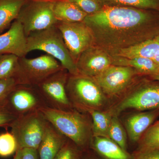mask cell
<instances>
[{
  "label": "cell",
  "mask_w": 159,
  "mask_h": 159,
  "mask_svg": "<svg viewBox=\"0 0 159 159\" xmlns=\"http://www.w3.org/2000/svg\"><path fill=\"white\" fill-rule=\"evenodd\" d=\"M83 22L93 32L95 45L108 54L159 34V14L133 7L104 6Z\"/></svg>",
  "instance_id": "obj_1"
},
{
  "label": "cell",
  "mask_w": 159,
  "mask_h": 159,
  "mask_svg": "<svg viewBox=\"0 0 159 159\" xmlns=\"http://www.w3.org/2000/svg\"><path fill=\"white\" fill-rule=\"evenodd\" d=\"M47 120L83 152L90 149L92 122L87 113L74 109L62 111L48 107L40 110Z\"/></svg>",
  "instance_id": "obj_2"
},
{
  "label": "cell",
  "mask_w": 159,
  "mask_h": 159,
  "mask_svg": "<svg viewBox=\"0 0 159 159\" xmlns=\"http://www.w3.org/2000/svg\"><path fill=\"white\" fill-rule=\"evenodd\" d=\"M36 50L44 51L54 57L71 75L79 74L57 25L33 32L27 37V54Z\"/></svg>",
  "instance_id": "obj_3"
},
{
  "label": "cell",
  "mask_w": 159,
  "mask_h": 159,
  "mask_svg": "<svg viewBox=\"0 0 159 159\" xmlns=\"http://www.w3.org/2000/svg\"><path fill=\"white\" fill-rule=\"evenodd\" d=\"M66 91L74 108L82 112L99 110L106 102L105 94L95 80L81 74H69Z\"/></svg>",
  "instance_id": "obj_4"
},
{
  "label": "cell",
  "mask_w": 159,
  "mask_h": 159,
  "mask_svg": "<svg viewBox=\"0 0 159 159\" xmlns=\"http://www.w3.org/2000/svg\"><path fill=\"white\" fill-rule=\"evenodd\" d=\"M54 1L28 0L16 20L22 25L26 37L33 32L56 25L58 21L53 11Z\"/></svg>",
  "instance_id": "obj_5"
},
{
  "label": "cell",
  "mask_w": 159,
  "mask_h": 159,
  "mask_svg": "<svg viewBox=\"0 0 159 159\" xmlns=\"http://www.w3.org/2000/svg\"><path fill=\"white\" fill-rule=\"evenodd\" d=\"M48 121L40 111L18 117L11 124V134L18 145V149H38L44 134Z\"/></svg>",
  "instance_id": "obj_6"
},
{
  "label": "cell",
  "mask_w": 159,
  "mask_h": 159,
  "mask_svg": "<svg viewBox=\"0 0 159 159\" xmlns=\"http://www.w3.org/2000/svg\"><path fill=\"white\" fill-rule=\"evenodd\" d=\"M69 74L66 70L63 69L33 86L43 97L48 107L62 111L74 109L66 91V84Z\"/></svg>",
  "instance_id": "obj_7"
},
{
  "label": "cell",
  "mask_w": 159,
  "mask_h": 159,
  "mask_svg": "<svg viewBox=\"0 0 159 159\" xmlns=\"http://www.w3.org/2000/svg\"><path fill=\"white\" fill-rule=\"evenodd\" d=\"M2 105L17 118L48 107L35 88L29 84L16 86L6 97Z\"/></svg>",
  "instance_id": "obj_8"
},
{
  "label": "cell",
  "mask_w": 159,
  "mask_h": 159,
  "mask_svg": "<svg viewBox=\"0 0 159 159\" xmlns=\"http://www.w3.org/2000/svg\"><path fill=\"white\" fill-rule=\"evenodd\" d=\"M159 108V84L146 82L115 106L109 112L117 117L123 111L134 109L140 111Z\"/></svg>",
  "instance_id": "obj_9"
},
{
  "label": "cell",
  "mask_w": 159,
  "mask_h": 159,
  "mask_svg": "<svg viewBox=\"0 0 159 159\" xmlns=\"http://www.w3.org/2000/svg\"><path fill=\"white\" fill-rule=\"evenodd\" d=\"M22 84L35 85L64 69L60 63L49 54L33 58L19 57Z\"/></svg>",
  "instance_id": "obj_10"
},
{
  "label": "cell",
  "mask_w": 159,
  "mask_h": 159,
  "mask_svg": "<svg viewBox=\"0 0 159 159\" xmlns=\"http://www.w3.org/2000/svg\"><path fill=\"white\" fill-rule=\"evenodd\" d=\"M57 26L75 63L84 51L95 45L93 32L83 21L74 23L58 22Z\"/></svg>",
  "instance_id": "obj_11"
},
{
  "label": "cell",
  "mask_w": 159,
  "mask_h": 159,
  "mask_svg": "<svg viewBox=\"0 0 159 159\" xmlns=\"http://www.w3.org/2000/svg\"><path fill=\"white\" fill-rule=\"evenodd\" d=\"M130 67L112 65L93 79L103 93L109 96L118 95L127 87L136 74Z\"/></svg>",
  "instance_id": "obj_12"
},
{
  "label": "cell",
  "mask_w": 159,
  "mask_h": 159,
  "mask_svg": "<svg viewBox=\"0 0 159 159\" xmlns=\"http://www.w3.org/2000/svg\"><path fill=\"white\" fill-rule=\"evenodd\" d=\"M76 64L79 74L93 78L112 65V60L109 54L95 45L83 52Z\"/></svg>",
  "instance_id": "obj_13"
},
{
  "label": "cell",
  "mask_w": 159,
  "mask_h": 159,
  "mask_svg": "<svg viewBox=\"0 0 159 159\" xmlns=\"http://www.w3.org/2000/svg\"><path fill=\"white\" fill-rule=\"evenodd\" d=\"M13 54L19 57L27 55V37L22 25L15 20L9 30L0 34V55Z\"/></svg>",
  "instance_id": "obj_14"
},
{
  "label": "cell",
  "mask_w": 159,
  "mask_h": 159,
  "mask_svg": "<svg viewBox=\"0 0 159 159\" xmlns=\"http://www.w3.org/2000/svg\"><path fill=\"white\" fill-rule=\"evenodd\" d=\"M159 116V108L132 115L126 119L125 128L130 142L138 144L144 133Z\"/></svg>",
  "instance_id": "obj_15"
},
{
  "label": "cell",
  "mask_w": 159,
  "mask_h": 159,
  "mask_svg": "<svg viewBox=\"0 0 159 159\" xmlns=\"http://www.w3.org/2000/svg\"><path fill=\"white\" fill-rule=\"evenodd\" d=\"M67 138L48 121L42 140L38 148L39 159H54Z\"/></svg>",
  "instance_id": "obj_16"
},
{
  "label": "cell",
  "mask_w": 159,
  "mask_h": 159,
  "mask_svg": "<svg viewBox=\"0 0 159 159\" xmlns=\"http://www.w3.org/2000/svg\"><path fill=\"white\" fill-rule=\"evenodd\" d=\"M90 149L99 159H133L132 153L105 137H93Z\"/></svg>",
  "instance_id": "obj_17"
},
{
  "label": "cell",
  "mask_w": 159,
  "mask_h": 159,
  "mask_svg": "<svg viewBox=\"0 0 159 159\" xmlns=\"http://www.w3.org/2000/svg\"><path fill=\"white\" fill-rule=\"evenodd\" d=\"M159 51V34L134 45L120 49L109 54L111 56L124 58L146 57L152 58Z\"/></svg>",
  "instance_id": "obj_18"
},
{
  "label": "cell",
  "mask_w": 159,
  "mask_h": 159,
  "mask_svg": "<svg viewBox=\"0 0 159 159\" xmlns=\"http://www.w3.org/2000/svg\"><path fill=\"white\" fill-rule=\"evenodd\" d=\"M111 56L112 65H113L130 67L135 70L139 74L148 75L152 78L159 75V66L151 58L136 57L129 59Z\"/></svg>",
  "instance_id": "obj_19"
},
{
  "label": "cell",
  "mask_w": 159,
  "mask_h": 159,
  "mask_svg": "<svg viewBox=\"0 0 159 159\" xmlns=\"http://www.w3.org/2000/svg\"><path fill=\"white\" fill-rule=\"evenodd\" d=\"M53 11L57 20L62 22H82L88 15L75 4L68 0L54 1Z\"/></svg>",
  "instance_id": "obj_20"
},
{
  "label": "cell",
  "mask_w": 159,
  "mask_h": 159,
  "mask_svg": "<svg viewBox=\"0 0 159 159\" xmlns=\"http://www.w3.org/2000/svg\"><path fill=\"white\" fill-rule=\"evenodd\" d=\"M28 0H0V34L17 18Z\"/></svg>",
  "instance_id": "obj_21"
},
{
  "label": "cell",
  "mask_w": 159,
  "mask_h": 159,
  "mask_svg": "<svg viewBox=\"0 0 159 159\" xmlns=\"http://www.w3.org/2000/svg\"><path fill=\"white\" fill-rule=\"evenodd\" d=\"M14 78L22 84L19 57L13 54L0 55V80Z\"/></svg>",
  "instance_id": "obj_22"
},
{
  "label": "cell",
  "mask_w": 159,
  "mask_h": 159,
  "mask_svg": "<svg viewBox=\"0 0 159 159\" xmlns=\"http://www.w3.org/2000/svg\"><path fill=\"white\" fill-rule=\"evenodd\" d=\"M92 119L93 137L108 138V132L112 116L108 112L89 110L87 112Z\"/></svg>",
  "instance_id": "obj_23"
},
{
  "label": "cell",
  "mask_w": 159,
  "mask_h": 159,
  "mask_svg": "<svg viewBox=\"0 0 159 159\" xmlns=\"http://www.w3.org/2000/svg\"><path fill=\"white\" fill-rule=\"evenodd\" d=\"M159 149V121L151 125L137 144L134 152H140Z\"/></svg>",
  "instance_id": "obj_24"
},
{
  "label": "cell",
  "mask_w": 159,
  "mask_h": 159,
  "mask_svg": "<svg viewBox=\"0 0 159 159\" xmlns=\"http://www.w3.org/2000/svg\"><path fill=\"white\" fill-rule=\"evenodd\" d=\"M107 6H123L159 11V0H102Z\"/></svg>",
  "instance_id": "obj_25"
},
{
  "label": "cell",
  "mask_w": 159,
  "mask_h": 159,
  "mask_svg": "<svg viewBox=\"0 0 159 159\" xmlns=\"http://www.w3.org/2000/svg\"><path fill=\"white\" fill-rule=\"evenodd\" d=\"M108 138L123 149L127 151L128 144L126 132L117 117L112 116V118Z\"/></svg>",
  "instance_id": "obj_26"
},
{
  "label": "cell",
  "mask_w": 159,
  "mask_h": 159,
  "mask_svg": "<svg viewBox=\"0 0 159 159\" xmlns=\"http://www.w3.org/2000/svg\"><path fill=\"white\" fill-rule=\"evenodd\" d=\"M17 150V142L11 132L0 134V156H10Z\"/></svg>",
  "instance_id": "obj_27"
},
{
  "label": "cell",
  "mask_w": 159,
  "mask_h": 159,
  "mask_svg": "<svg viewBox=\"0 0 159 159\" xmlns=\"http://www.w3.org/2000/svg\"><path fill=\"white\" fill-rule=\"evenodd\" d=\"M84 152L68 139L54 159H81Z\"/></svg>",
  "instance_id": "obj_28"
},
{
  "label": "cell",
  "mask_w": 159,
  "mask_h": 159,
  "mask_svg": "<svg viewBox=\"0 0 159 159\" xmlns=\"http://www.w3.org/2000/svg\"><path fill=\"white\" fill-rule=\"evenodd\" d=\"M74 3L87 14L91 15L99 11L102 8L99 0H68Z\"/></svg>",
  "instance_id": "obj_29"
},
{
  "label": "cell",
  "mask_w": 159,
  "mask_h": 159,
  "mask_svg": "<svg viewBox=\"0 0 159 159\" xmlns=\"http://www.w3.org/2000/svg\"><path fill=\"white\" fill-rule=\"evenodd\" d=\"M18 84L17 80L14 78L0 80V104H2L9 93Z\"/></svg>",
  "instance_id": "obj_30"
},
{
  "label": "cell",
  "mask_w": 159,
  "mask_h": 159,
  "mask_svg": "<svg viewBox=\"0 0 159 159\" xmlns=\"http://www.w3.org/2000/svg\"><path fill=\"white\" fill-rule=\"evenodd\" d=\"M17 117L0 104V127H10Z\"/></svg>",
  "instance_id": "obj_31"
},
{
  "label": "cell",
  "mask_w": 159,
  "mask_h": 159,
  "mask_svg": "<svg viewBox=\"0 0 159 159\" xmlns=\"http://www.w3.org/2000/svg\"><path fill=\"white\" fill-rule=\"evenodd\" d=\"M133 159H159V149L140 152H133Z\"/></svg>",
  "instance_id": "obj_32"
},
{
  "label": "cell",
  "mask_w": 159,
  "mask_h": 159,
  "mask_svg": "<svg viewBox=\"0 0 159 159\" xmlns=\"http://www.w3.org/2000/svg\"><path fill=\"white\" fill-rule=\"evenodd\" d=\"M21 150V159H39L37 149L24 148Z\"/></svg>",
  "instance_id": "obj_33"
},
{
  "label": "cell",
  "mask_w": 159,
  "mask_h": 159,
  "mask_svg": "<svg viewBox=\"0 0 159 159\" xmlns=\"http://www.w3.org/2000/svg\"><path fill=\"white\" fill-rule=\"evenodd\" d=\"M81 159H99L93 152L90 149L84 152Z\"/></svg>",
  "instance_id": "obj_34"
},
{
  "label": "cell",
  "mask_w": 159,
  "mask_h": 159,
  "mask_svg": "<svg viewBox=\"0 0 159 159\" xmlns=\"http://www.w3.org/2000/svg\"><path fill=\"white\" fill-rule=\"evenodd\" d=\"M13 159H21V150L18 149L15 153Z\"/></svg>",
  "instance_id": "obj_35"
},
{
  "label": "cell",
  "mask_w": 159,
  "mask_h": 159,
  "mask_svg": "<svg viewBox=\"0 0 159 159\" xmlns=\"http://www.w3.org/2000/svg\"><path fill=\"white\" fill-rule=\"evenodd\" d=\"M152 60L159 66V51L156 53V54L153 57L151 58Z\"/></svg>",
  "instance_id": "obj_36"
},
{
  "label": "cell",
  "mask_w": 159,
  "mask_h": 159,
  "mask_svg": "<svg viewBox=\"0 0 159 159\" xmlns=\"http://www.w3.org/2000/svg\"><path fill=\"white\" fill-rule=\"evenodd\" d=\"M152 78L154 80H158V81H159V76H155V77H152Z\"/></svg>",
  "instance_id": "obj_37"
},
{
  "label": "cell",
  "mask_w": 159,
  "mask_h": 159,
  "mask_svg": "<svg viewBox=\"0 0 159 159\" xmlns=\"http://www.w3.org/2000/svg\"><path fill=\"white\" fill-rule=\"evenodd\" d=\"M48 1H57V0H48Z\"/></svg>",
  "instance_id": "obj_38"
}]
</instances>
